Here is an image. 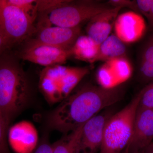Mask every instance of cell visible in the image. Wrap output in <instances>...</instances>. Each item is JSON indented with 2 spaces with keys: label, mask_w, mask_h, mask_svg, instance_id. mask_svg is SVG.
<instances>
[{
  "label": "cell",
  "mask_w": 153,
  "mask_h": 153,
  "mask_svg": "<svg viewBox=\"0 0 153 153\" xmlns=\"http://www.w3.org/2000/svg\"><path fill=\"white\" fill-rule=\"evenodd\" d=\"M119 87L105 88L88 84L71 92L49 114L51 128L65 134L84 124L123 97Z\"/></svg>",
  "instance_id": "6da1fadb"
},
{
  "label": "cell",
  "mask_w": 153,
  "mask_h": 153,
  "mask_svg": "<svg viewBox=\"0 0 153 153\" xmlns=\"http://www.w3.org/2000/svg\"><path fill=\"white\" fill-rule=\"evenodd\" d=\"M30 86L23 69L13 59L0 57V111L10 124L30 98Z\"/></svg>",
  "instance_id": "7a4b0ae2"
},
{
  "label": "cell",
  "mask_w": 153,
  "mask_h": 153,
  "mask_svg": "<svg viewBox=\"0 0 153 153\" xmlns=\"http://www.w3.org/2000/svg\"><path fill=\"white\" fill-rule=\"evenodd\" d=\"M89 71L87 67L63 65L45 67L40 73L39 88L49 104L61 102L72 92Z\"/></svg>",
  "instance_id": "3957f363"
},
{
  "label": "cell",
  "mask_w": 153,
  "mask_h": 153,
  "mask_svg": "<svg viewBox=\"0 0 153 153\" xmlns=\"http://www.w3.org/2000/svg\"><path fill=\"white\" fill-rule=\"evenodd\" d=\"M140 97V92L126 106L108 119L100 153H121L125 149L131 140Z\"/></svg>",
  "instance_id": "277c9868"
},
{
  "label": "cell",
  "mask_w": 153,
  "mask_h": 153,
  "mask_svg": "<svg viewBox=\"0 0 153 153\" xmlns=\"http://www.w3.org/2000/svg\"><path fill=\"white\" fill-rule=\"evenodd\" d=\"M111 8L108 4L105 5L98 2L87 1L74 2L69 1L51 11L46 17L51 25L75 28Z\"/></svg>",
  "instance_id": "5b68a950"
},
{
  "label": "cell",
  "mask_w": 153,
  "mask_h": 153,
  "mask_svg": "<svg viewBox=\"0 0 153 153\" xmlns=\"http://www.w3.org/2000/svg\"><path fill=\"white\" fill-rule=\"evenodd\" d=\"M34 23L19 8L7 0H0V30L9 46L19 43L30 36Z\"/></svg>",
  "instance_id": "8992f818"
},
{
  "label": "cell",
  "mask_w": 153,
  "mask_h": 153,
  "mask_svg": "<svg viewBox=\"0 0 153 153\" xmlns=\"http://www.w3.org/2000/svg\"><path fill=\"white\" fill-rule=\"evenodd\" d=\"M70 57V50L31 42L22 55L23 60L45 67L63 65Z\"/></svg>",
  "instance_id": "52a82bcc"
},
{
  "label": "cell",
  "mask_w": 153,
  "mask_h": 153,
  "mask_svg": "<svg viewBox=\"0 0 153 153\" xmlns=\"http://www.w3.org/2000/svg\"><path fill=\"white\" fill-rule=\"evenodd\" d=\"M111 115L109 111L102 113L83 124L77 153H97L100 150L105 126Z\"/></svg>",
  "instance_id": "ba28073f"
},
{
  "label": "cell",
  "mask_w": 153,
  "mask_h": 153,
  "mask_svg": "<svg viewBox=\"0 0 153 153\" xmlns=\"http://www.w3.org/2000/svg\"><path fill=\"white\" fill-rule=\"evenodd\" d=\"M7 141L16 153H33L38 146V131L33 123L22 121L9 127Z\"/></svg>",
  "instance_id": "9c48e42d"
},
{
  "label": "cell",
  "mask_w": 153,
  "mask_h": 153,
  "mask_svg": "<svg viewBox=\"0 0 153 153\" xmlns=\"http://www.w3.org/2000/svg\"><path fill=\"white\" fill-rule=\"evenodd\" d=\"M80 32L79 27L71 28L51 25L39 28L38 35L31 42L70 50Z\"/></svg>",
  "instance_id": "30bf717a"
},
{
  "label": "cell",
  "mask_w": 153,
  "mask_h": 153,
  "mask_svg": "<svg viewBox=\"0 0 153 153\" xmlns=\"http://www.w3.org/2000/svg\"><path fill=\"white\" fill-rule=\"evenodd\" d=\"M115 35L124 44H132L140 40L146 30L141 15L128 11L118 16L114 25Z\"/></svg>",
  "instance_id": "8fae6325"
},
{
  "label": "cell",
  "mask_w": 153,
  "mask_h": 153,
  "mask_svg": "<svg viewBox=\"0 0 153 153\" xmlns=\"http://www.w3.org/2000/svg\"><path fill=\"white\" fill-rule=\"evenodd\" d=\"M153 140V109L139 106L131 140L128 145L129 153L142 150Z\"/></svg>",
  "instance_id": "7c38bea8"
},
{
  "label": "cell",
  "mask_w": 153,
  "mask_h": 153,
  "mask_svg": "<svg viewBox=\"0 0 153 153\" xmlns=\"http://www.w3.org/2000/svg\"><path fill=\"white\" fill-rule=\"evenodd\" d=\"M122 9L111 8L91 19L86 26L87 36L100 45L109 37L114 27L116 19Z\"/></svg>",
  "instance_id": "4fadbf2b"
},
{
  "label": "cell",
  "mask_w": 153,
  "mask_h": 153,
  "mask_svg": "<svg viewBox=\"0 0 153 153\" xmlns=\"http://www.w3.org/2000/svg\"><path fill=\"white\" fill-rule=\"evenodd\" d=\"M100 46L87 35H80L70 49L71 57L87 63H95Z\"/></svg>",
  "instance_id": "5bb4252c"
},
{
  "label": "cell",
  "mask_w": 153,
  "mask_h": 153,
  "mask_svg": "<svg viewBox=\"0 0 153 153\" xmlns=\"http://www.w3.org/2000/svg\"><path fill=\"white\" fill-rule=\"evenodd\" d=\"M126 48L123 43L115 35H111L100 44L99 50L94 62L105 61L125 57Z\"/></svg>",
  "instance_id": "9a60e30c"
},
{
  "label": "cell",
  "mask_w": 153,
  "mask_h": 153,
  "mask_svg": "<svg viewBox=\"0 0 153 153\" xmlns=\"http://www.w3.org/2000/svg\"><path fill=\"white\" fill-rule=\"evenodd\" d=\"M83 125L52 145L53 153H77Z\"/></svg>",
  "instance_id": "2e32d148"
},
{
  "label": "cell",
  "mask_w": 153,
  "mask_h": 153,
  "mask_svg": "<svg viewBox=\"0 0 153 153\" xmlns=\"http://www.w3.org/2000/svg\"><path fill=\"white\" fill-rule=\"evenodd\" d=\"M105 62L109 66L118 85L127 80L131 76L132 67L125 57L111 59Z\"/></svg>",
  "instance_id": "e0dca14e"
},
{
  "label": "cell",
  "mask_w": 153,
  "mask_h": 153,
  "mask_svg": "<svg viewBox=\"0 0 153 153\" xmlns=\"http://www.w3.org/2000/svg\"><path fill=\"white\" fill-rule=\"evenodd\" d=\"M23 11L34 23L38 16V0H7Z\"/></svg>",
  "instance_id": "ac0fdd59"
},
{
  "label": "cell",
  "mask_w": 153,
  "mask_h": 153,
  "mask_svg": "<svg viewBox=\"0 0 153 153\" xmlns=\"http://www.w3.org/2000/svg\"><path fill=\"white\" fill-rule=\"evenodd\" d=\"M10 124L0 111V153H11L7 141Z\"/></svg>",
  "instance_id": "d6986e66"
},
{
  "label": "cell",
  "mask_w": 153,
  "mask_h": 153,
  "mask_svg": "<svg viewBox=\"0 0 153 153\" xmlns=\"http://www.w3.org/2000/svg\"><path fill=\"white\" fill-rule=\"evenodd\" d=\"M69 1L65 0H38V14L47 15L51 11L65 4Z\"/></svg>",
  "instance_id": "ffe728a7"
},
{
  "label": "cell",
  "mask_w": 153,
  "mask_h": 153,
  "mask_svg": "<svg viewBox=\"0 0 153 153\" xmlns=\"http://www.w3.org/2000/svg\"><path fill=\"white\" fill-rule=\"evenodd\" d=\"M140 107L153 109V82L140 91Z\"/></svg>",
  "instance_id": "44dd1931"
},
{
  "label": "cell",
  "mask_w": 153,
  "mask_h": 153,
  "mask_svg": "<svg viewBox=\"0 0 153 153\" xmlns=\"http://www.w3.org/2000/svg\"><path fill=\"white\" fill-rule=\"evenodd\" d=\"M135 4V12L141 14L148 18L149 14L152 0H137Z\"/></svg>",
  "instance_id": "7402d4cb"
},
{
  "label": "cell",
  "mask_w": 153,
  "mask_h": 153,
  "mask_svg": "<svg viewBox=\"0 0 153 153\" xmlns=\"http://www.w3.org/2000/svg\"><path fill=\"white\" fill-rule=\"evenodd\" d=\"M140 70L146 79H153V61H141Z\"/></svg>",
  "instance_id": "603a6c76"
},
{
  "label": "cell",
  "mask_w": 153,
  "mask_h": 153,
  "mask_svg": "<svg viewBox=\"0 0 153 153\" xmlns=\"http://www.w3.org/2000/svg\"><path fill=\"white\" fill-rule=\"evenodd\" d=\"M108 4L111 7H127L132 9L135 12V4L134 1L129 0H110Z\"/></svg>",
  "instance_id": "cb8c5ba5"
},
{
  "label": "cell",
  "mask_w": 153,
  "mask_h": 153,
  "mask_svg": "<svg viewBox=\"0 0 153 153\" xmlns=\"http://www.w3.org/2000/svg\"><path fill=\"white\" fill-rule=\"evenodd\" d=\"M141 61H153V40L151 39L143 50Z\"/></svg>",
  "instance_id": "d4e9b609"
},
{
  "label": "cell",
  "mask_w": 153,
  "mask_h": 153,
  "mask_svg": "<svg viewBox=\"0 0 153 153\" xmlns=\"http://www.w3.org/2000/svg\"><path fill=\"white\" fill-rule=\"evenodd\" d=\"M33 153H53L52 145L47 140H43Z\"/></svg>",
  "instance_id": "484cf974"
},
{
  "label": "cell",
  "mask_w": 153,
  "mask_h": 153,
  "mask_svg": "<svg viewBox=\"0 0 153 153\" xmlns=\"http://www.w3.org/2000/svg\"><path fill=\"white\" fill-rule=\"evenodd\" d=\"M9 47H10V46L7 39L0 30V57L1 56L2 54L5 49Z\"/></svg>",
  "instance_id": "4316f807"
},
{
  "label": "cell",
  "mask_w": 153,
  "mask_h": 153,
  "mask_svg": "<svg viewBox=\"0 0 153 153\" xmlns=\"http://www.w3.org/2000/svg\"><path fill=\"white\" fill-rule=\"evenodd\" d=\"M147 19L151 27H153V0L152 1L150 11L149 14L148 16Z\"/></svg>",
  "instance_id": "83f0119b"
},
{
  "label": "cell",
  "mask_w": 153,
  "mask_h": 153,
  "mask_svg": "<svg viewBox=\"0 0 153 153\" xmlns=\"http://www.w3.org/2000/svg\"><path fill=\"white\" fill-rule=\"evenodd\" d=\"M144 153H153V143L143 149Z\"/></svg>",
  "instance_id": "f1b7e54d"
},
{
  "label": "cell",
  "mask_w": 153,
  "mask_h": 153,
  "mask_svg": "<svg viewBox=\"0 0 153 153\" xmlns=\"http://www.w3.org/2000/svg\"><path fill=\"white\" fill-rule=\"evenodd\" d=\"M131 153H144L143 149L142 150L134 151Z\"/></svg>",
  "instance_id": "f546056e"
},
{
  "label": "cell",
  "mask_w": 153,
  "mask_h": 153,
  "mask_svg": "<svg viewBox=\"0 0 153 153\" xmlns=\"http://www.w3.org/2000/svg\"><path fill=\"white\" fill-rule=\"evenodd\" d=\"M123 153H129L128 149V147L126 148L124 150Z\"/></svg>",
  "instance_id": "4dcf8cb0"
},
{
  "label": "cell",
  "mask_w": 153,
  "mask_h": 153,
  "mask_svg": "<svg viewBox=\"0 0 153 153\" xmlns=\"http://www.w3.org/2000/svg\"><path fill=\"white\" fill-rule=\"evenodd\" d=\"M151 39H152V40H153V36H152V38H151Z\"/></svg>",
  "instance_id": "1f68e13d"
}]
</instances>
